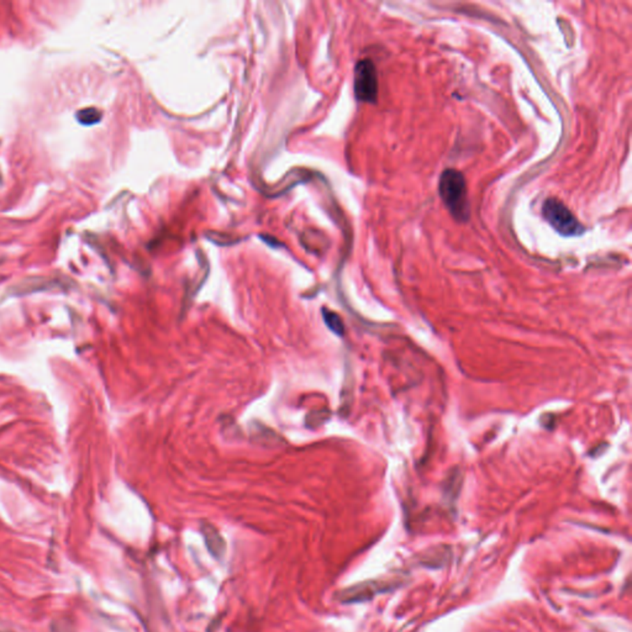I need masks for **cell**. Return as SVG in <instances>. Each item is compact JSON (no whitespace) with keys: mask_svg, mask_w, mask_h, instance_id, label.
Instances as JSON below:
<instances>
[{"mask_svg":"<svg viewBox=\"0 0 632 632\" xmlns=\"http://www.w3.org/2000/svg\"><path fill=\"white\" fill-rule=\"evenodd\" d=\"M438 190L443 204L449 209L452 217L457 222H467L470 219V203L463 174L452 168L443 171Z\"/></svg>","mask_w":632,"mask_h":632,"instance_id":"cell-1","label":"cell"},{"mask_svg":"<svg viewBox=\"0 0 632 632\" xmlns=\"http://www.w3.org/2000/svg\"><path fill=\"white\" fill-rule=\"evenodd\" d=\"M542 214L557 233L566 238L580 236L584 233V226L576 219L567 206L562 201L551 198L547 199L542 208Z\"/></svg>","mask_w":632,"mask_h":632,"instance_id":"cell-2","label":"cell"},{"mask_svg":"<svg viewBox=\"0 0 632 632\" xmlns=\"http://www.w3.org/2000/svg\"><path fill=\"white\" fill-rule=\"evenodd\" d=\"M355 94L360 102L376 103L378 98L377 70L371 60L360 61L355 68Z\"/></svg>","mask_w":632,"mask_h":632,"instance_id":"cell-3","label":"cell"},{"mask_svg":"<svg viewBox=\"0 0 632 632\" xmlns=\"http://www.w3.org/2000/svg\"><path fill=\"white\" fill-rule=\"evenodd\" d=\"M396 588L394 580H368L363 583L352 585L337 593V600L342 604H353L367 601L385 592H392Z\"/></svg>","mask_w":632,"mask_h":632,"instance_id":"cell-4","label":"cell"},{"mask_svg":"<svg viewBox=\"0 0 632 632\" xmlns=\"http://www.w3.org/2000/svg\"><path fill=\"white\" fill-rule=\"evenodd\" d=\"M249 433L252 442L265 449H276L286 443L279 433L257 420L249 422Z\"/></svg>","mask_w":632,"mask_h":632,"instance_id":"cell-5","label":"cell"},{"mask_svg":"<svg viewBox=\"0 0 632 632\" xmlns=\"http://www.w3.org/2000/svg\"><path fill=\"white\" fill-rule=\"evenodd\" d=\"M201 534L206 541V548L210 552L211 556L215 557L217 560H222L226 551V545H225V541L220 535V532L215 529V526H213L209 523H203Z\"/></svg>","mask_w":632,"mask_h":632,"instance_id":"cell-6","label":"cell"},{"mask_svg":"<svg viewBox=\"0 0 632 632\" xmlns=\"http://www.w3.org/2000/svg\"><path fill=\"white\" fill-rule=\"evenodd\" d=\"M449 553H451L449 548H443V547L442 548H433L422 555L420 563L426 567H442L445 562L447 561Z\"/></svg>","mask_w":632,"mask_h":632,"instance_id":"cell-7","label":"cell"},{"mask_svg":"<svg viewBox=\"0 0 632 632\" xmlns=\"http://www.w3.org/2000/svg\"><path fill=\"white\" fill-rule=\"evenodd\" d=\"M323 318H324L325 324L336 335L342 336L345 334V325L342 323V319L339 314L335 311H331L327 309H323Z\"/></svg>","mask_w":632,"mask_h":632,"instance_id":"cell-8","label":"cell"},{"mask_svg":"<svg viewBox=\"0 0 632 632\" xmlns=\"http://www.w3.org/2000/svg\"><path fill=\"white\" fill-rule=\"evenodd\" d=\"M102 116H103V114L97 108L82 109L76 114L77 120L86 126L98 124L102 120Z\"/></svg>","mask_w":632,"mask_h":632,"instance_id":"cell-9","label":"cell"},{"mask_svg":"<svg viewBox=\"0 0 632 632\" xmlns=\"http://www.w3.org/2000/svg\"><path fill=\"white\" fill-rule=\"evenodd\" d=\"M329 419L330 411L326 409L310 411L305 417V426L315 430V429H319L320 426L325 425Z\"/></svg>","mask_w":632,"mask_h":632,"instance_id":"cell-10","label":"cell"}]
</instances>
